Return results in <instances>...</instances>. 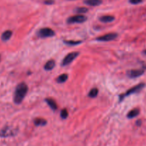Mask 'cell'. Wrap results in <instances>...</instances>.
<instances>
[{
  "label": "cell",
  "instance_id": "obj_1",
  "mask_svg": "<svg viewBox=\"0 0 146 146\" xmlns=\"http://www.w3.org/2000/svg\"><path fill=\"white\" fill-rule=\"evenodd\" d=\"M28 91V86L24 82L20 83L16 87L14 94V102L16 104H20L24 100Z\"/></svg>",
  "mask_w": 146,
  "mask_h": 146
},
{
  "label": "cell",
  "instance_id": "obj_2",
  "mask_svg": "<svg viewBox=\"0 0 146 146\" xmlns=\"http://www.w3.org/2000/svg\"><path fill=\"white\" fill-rule=\"evenodd\" d=\"M87 18L82 14H77V15L72 16L69 17L67 19V22L68 24H82L87 21Z\"/></svg>",
  "mask_w": 146,
  "mask_h": 146
},
{
  "label": "cell",
  "instance_id": "obj_3",
  "mask_svg": "<svg viewBox=\"0 0 146 146\" xmlns=\"http://www.w3.org/2000/svg\"><path fill=\"white\" fill-rule=\"evenodd\" d=\"M144 86H145L144 84H137V85L135 86L132 87V88H130V89H129L128 91L125 93V94H123V95L120 96V101H123V98H124L125 97L131 95V94H135V93H137V92H138V91H140V90L143 89V88H144Z\"/></svg>",
  "mask_w": 146,
  "mask_h": 146
},
{
  "label": "cell",
  "instance_id": "obj_4",
  "mask_svg": "<svg viewBox=\"0 0 146 146\" xmlns=\"http://www.w3.org/2000/svg\"><path fill=\"white\" fill-rule=\"evenodd\" d=\"M79 54H80V53L74 51V52H71L70 53V54H67V55H66L65 57L63 58L62 62V66H65L70 64L77 56H78Z\"/></svg>",
  "mask_w": 146,
  "mask_h": 146
},
{
  "label": "cell",
  "instance_id": "obj_5",
  "mask_svg": "<svg viewBox=\"0 0 146 146\" xmlns=\"http://www.w3.org/2000/svg\"><path fill=\"white\" fill-rule=\"evenodd\" d=\"M54 35H55V33L54 30L49 27L42 28L38 31V36L40 38H47V37H52Z\"/></svg>",
  "mask_w": 146,
  "mask_h": 146
},
{
  "label": "cell",
  "instance_id": "obj_6",
  "mask_svg": "<svg viewBox=\"0 0 146 146\" xmlns=\"http://www.w3.org/2000/svg\"><path fill=\"white\" fill-rule=\"evenodd\" d=\"M17 131L14 128H11L9 126H5L4 128L1 130L0 131V136L4 137H9V136H14L17 134Z\"/></svg>",
  "mask_w": 146,
  "mask_h": 146
},
{
  "label": "cell",
  "instance_id": "obj_7",
  "mask_svg": "<svg viewBox=\"0 0 146 146\" xmlns=\"http://www.w3.org/2000/svg\"><path fill=\"white\" fill-rule=\"evenodd\" d=\"M117 37V34L116 33H110V34H104L101 36L97 37L96 39L99 41H110L115 40Z\"/></svg>",
  "mask_w": 146,
  "mask_h": 146
},
{
  "label": "cell",
  "instance_id": "obj_8",
  "mask_svg": "<svg viewBox=\"0 0 146 146\" xmlns=\"http://www.w3.org/2000/svg\"><path fill=\"white\" fill-rule=\"evenodd\" d=\"M143 74H144V70L143 69H134L127 71V76L131 78H137V77L143 75Z\"/></svg>",
  "mask_w": 146,
  "mask_h": 146
},
{
  "label": "cell",
  "instance_id": "obj_9",
  "mask_svg": "<svg viewBox=\"0 0 146 146\" xmlns=\"http://www.w3.org/2000/svg\"><path fill=\"white\" fill-rule=\"evenodd\" d=\"M84 3L91 7H96V6L100 5L102 3V0H84Z\"/></svg>",
  "mask_w": 146,
  "mask_h": 146
},
{
  "label": "cell",
  "instance_id": "obj_10",
  "mask_svg": "<svg viewBox=\"0 0 146 146\" xmlns=\"http://www.w3.org/2000/svg\"><path fill=\"white\" fill-rule=\"evenodd\" d=\"M11 36H12V31L11 30H7V31H4L2 33V34L1 36V38L2 41H7L11 38Z\"/></svg>",
  "mask_w": 146,
  "mask_h": 146
},
{
  "label": "cell",
  "instance_id": "obj_11",
  "mask_svg": "<svg viewBox=\"0 0 146 146\" xmlns=\"http://www.w3.org/2000/svg\"><path fill=\"white\" fill-rule=\"evenodd\" d=\"M45 101H46V103L47 104V105L50 107V108H51V109L54 110V111H55V110L57 109V104H56L55 101H54V100H53L52 98H46Z\"/></svg>",
  "mask_w": 146,
  "mask_h": 146
},
{
  "label": "cell",
  "instance_id": "obj_12",
  "mask_svg": "<svg viewBox=\"0 0 146 146\" xmlns=\"http://www.w3.org/2000/svg\"><path fill=\"white\" fill-rule=\"evenodd\" d=\"M54 66H55V61L54 60H50L44 66V68L46 71H51L54 68Z\"/></svg>",
  "mask_w": 146,
  "mask_h": 146
},
{
  "label": "cell",
  "instance_id": "obj_13",
  "mask_svg": "<svg viewBox=\"0 0 146 146\" xmlns=\"http://www.w3.org/2000/svg\"><path fill=\"white\" fill-rule=\"evenodd\" d=\"M34 123L37 126H44L47 124V121L44 118H37L34 120Z\"/></svg>",
  "mask_w": 146,
  "mask_h": 146
},
{
  "label": "cell",
  "instance_id": "obj_14",
  "mask_svg": "<svg viewBox=\"0 0 146 146\" xmlns=\"http://www.w3.org/2000/svg\"><path fill=\"white\" fill-rule=\"evenodd\" d=\"M139 113H140V110L138 108H134V109L131 110L130 112L127 113V118H135L136 116L139 115Z\"/></svg>",
  "mask_w": 146,
  "mask_h": 146
},
{
  "label": "cell",
  "instance_id": "obj_15",
  "mask_svg": "<svg viewBox=\"0 0 146 146\" xmlns=\"http://www.w3.org/2000/svg\"><path fill=\"white\" fill-rule=\"evenodd\" d=\"M114 20H115V17H113V16H110V15L103 16V17H101L100 18V21L104 23L111 22V21H114Z\"/></svg>",
  "mask_w": 146,
  "mask_h": 146
},
{
  "label": "cell",
  "instance_id": "obj_16",
  "mask_svg": "<svg viewBox=\"0 0 146 146\" xmlns=\"http://www.w3.org/2000/svg\"><path fill=\"white\" fill-rule=\"evenodd\" d=\"M67 79H68V75L67 74H63L62 75L59 76L56 80H57V82L59 83V84H62V83L67 81Z\"/></svg>",
  "mask_w": 146,
  "mask_h": 146
},
{
  "label": "cell",
  "instance_id": "obj_17",
  "mask_svg": "<svg viewBox=\"0 0 146 146\" xmlns=\"http://www.w3.org/2000/svg\"><path fill=\"white\" fill-rule=\"evenodd\" d=\"M98 89L96 88H92L91 90L90 91V92H89L88 94V96L90 97V98H96V97L97 96V95H98Z\"/></svg>",
  "mask_w": 146,
  "mask_h": 146
},
{
  "label": "cell",
  "instance_id": "obj_18",
  "mask_svg": "<svg viewBox=\"0 0 146 146\" xmlns=\"http://www.w3.org/2000/svg\"><path fill=\"white\" fill-rule=\"evenodd\" d=\"M74 11L77 14H84L88 11V9L86 7H77L74 9Z\"/></svg>",
  "mask_w": 146,
  "mask_h": 146
},
{
  "label": "cell",
  "instance_id": "obj_19",
  "mask_svg": "<svg viewBox=\"0 0 146 146\" xmlns=\"http://www.w3.org/2000/svg\"><path fill=\"white\" fill-rule=\"evenodd\" d=\"M64 44H67V45H70V46H76L78 45V44H81L82 41H64Z\"/></svg>",
  "mask_w": 146,
  "mask_h": 146
},
{
  "label": "cell",
  "instance_id": "obj_20",
  "mask_svg": "<svg viewBox=\"0 0 146 146\" xmlns=\"http://www.w3.org/2000/svg\"><path fill=\"white\" fill-rule=\"evenodd\" d=\"M60 116L62 119H66V118L68 117V112H67V109L64 108L61 111V113H60Z\"/></svg>",
  "mask_w": 146,
  "mask_h": 146
},
{
  "label": "cell",
  "instance_id": "obj_21",
  "mask_svg": "<svg viewBox=\"0 0 146 146\" xmlns=\"http://www.w3.org/2000/svg\"><path fill=\"white\" fill-rule=\"evenodd\" d=\"M143 0H130V3L132 4H137L142 2Z\"/></svg>",
  "mask_w": 146,
  "mask_h": 146
},
{
  "label": "cell",
  "instance_id": "obj_22",
  "mask_svg": "<svg viewBox=\"0 0 146 146\" xmlns=\"http://www.w3.org/2000/svg\"><path fill=\"white\" fill-rule=\"evenodd\" d=\"M54 3V0H46L44 1V4H48V5H50V4H52Z\"/></svg>",
  "mask_w": 146,
  "mask_h": 146
},
{
  "label": "cell",
  "instance_id": "obj_23",
  "mask_svg": "<svg viewBox=\"0 0 146 146\" xmlns=\"http://www.w3.org/2000/svg\"><path fill=\"white\" fill-rule=\"evenodd\" d=\"M144 54H146V50H145V51H144Z\"/></svg>",
  "mask_w": 146,
  "mask_h": 146
},
{
  "label": "cell",
  "instance_id": "obj_24",
  "mask_svg": "<svg viewBox=\"0 0 146 146\" xmlns=\"http://www.w3.org/2000/svg\"><path fill=\"white\" fill-rule=\"evenodd\" d=\"M0 60H1V56H0Z\"/></svg>",
  "mask_w": 146,
  "mask_h": 146
}]
</instances>
